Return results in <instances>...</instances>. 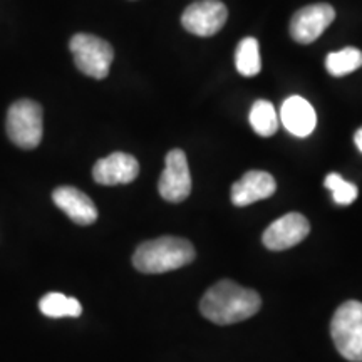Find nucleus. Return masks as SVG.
I'll return each instance as SVG.
<instances>
[{"label": "nucleus", "instance_id": "nucleus-2", "mask_svg": "<svg viewBox=\"0 0 362 362\" xmlns=\"http://www.w3.org/2000/svg\"><path fill=\"white\" fill-rule=\"evenodd\" d=\"M193 260V245L178 237L149 240L136 248L133 255V265L143 274H165L192 264Z\"/></svg>", "mask_w": 362, "mask_h": 362}, {"label": "nucleus", "instance_id": "nucleus-16", "mask_svg": "<svg viewBox=\"0 0 362 362\" xmlns=\"http://www.w3.org/2000/svg\"><path fill=\"white\" fill-rule=\"evenodd\" d=\"M250 124L253 131L259 136H264V138H269V136L277 133L279 117L272 103L260 99V101L253 104L250 111Z\"/></svg>", "mask_w": 362, "mask_h": 362}, {"label": "nucleus", "instance_id": "nucleus-17", "mask_svg": "<svg viewBox=\"0 0 362 362\" xmlns=\"http://www.w3.org/2000/svg\"><path fill=\"white\" fill-rule=\"evenodd\" d=\"M362 66V52L356 47H346L342 51L330 52L327 59H325V67H327L330 76H341L351 74L359 69Z\"/></svg>", "mask_w": 362, "mask_h": 362}, {"label": "nucleus", "instance_id": "nucleus-3", "mask_svg": "<svg viewBox=\"0 0 362 362\" xmlns=\"http://www.w3.org/2000/svg\"><path fill=\"white\" fill-rule=\"evenodd\" d=\"M330 336L342 357L362 362V304L349 300L336 310L330 322Z\"/></svg>", "mask_w": 362, "mask_h": 362}, {"label": "nucleus", "instance_id": "nucleus-19", "mask_svg": "<svg viewBox=\"0 0 362 362\" xmlns=\"http://www.w3.org/2000/svg\"><path fill=\"white\" fill-rule=\"evenodd\" d=\"M354 141H356V146L359 148V151L362 153V128L356 133V136H354Z\"/></svg>", "mask_w": 362, "mask_h": 362}, {"label": "nucleus", "instance_id": "nucleus-11", "mask_svg": "<svg viewBox=\"0 0 362 362\" xmlns=\"http://www.w3.org/2000/svg\"><path fill=\"white\" fill-rule=\"evenodd\" d=\"M277 189L274 176L267 171H248L232 185L230 197L235 206H248L252 203L270 198Z\"/></svg>", "mask_w": 362, "mask_h": 362}, {"label": "nucleus", "instance_id": "nucleus-15", "mask_svg": "<svg viewBox=\"0 0 362 362\" xmlns=\"http://www.w3.org/2000/svg\"><path fill=\"white\" fill-rule=\"evenodd\" d=\"M235 66L237 71L245 78H253L262 71L260 45L257 39L245 37L240 40L237 52H235Z\"/></svg>", "mask_w": 362, "mask_h": 362}, {"label": "nucleus", "instance_id": "nucleus-7", "mask_svg": "<svg viewBox=\"0 0 362 362\" xmlns=\"http://www.w3.org/2000/svg\"><path fill=\"white\" fill-rule=\"evenodd\" d=\"M160 194L166 202L181 203L192 193V175L185 151L171 149L166 155V166L158 183Z\"/></svg>", "mask_w": 362, "mask_h": 362}, {"label": "nucleus", "instance_id": "nucleus-6", "mask_svg": "<svg viewBox=\"0 0 362 362\" xmlns=\"http://www.w3.org/2000/svg\"><path fill=\"white\" fill-rule=\"evenodd\" d=\"M228 11L220 0H198L185 8L181 24L185 29L198 37H210L220 33L225 25Z\"/></svg>", "mask_w": 362, "mask_h": 362}, {"label": "nucleus", "instance_id": "nucleus-5", "mask_svg": "<svg viewBox=\"0 0 362 362\" xmlns=\"http://www.w3.org/2000/svg\"><path fill=\"white\" fill-rule=\"evenodd\" d=\"M7 134L22 149H34L42 139V107L33 99H21L8 107Z\"/></svg>", "mask_w": 362, "mask_h": 362}, {"label": "nucleus", "instance_id": "nucleus-12", "mask_svg": "<svg viewBox=\"0 0 362 362\" xmlns=\"http://www.w3.org/2000/svg\"><path fill=\"white\" fill-rule=\"evenodd\" d=\"M52 200L69 218L78 225H93L98 220V208L88 194L74 187L54 189Z\"/></svg>", "mask_w": 362, "mask_h": 362}, {"label": "nucleus", "instance_id": "nucleus-14", "mask_svg": "<svg viewBox=\"0 0 362 362\" xmlns=\"http://www.w3.org/2000/svg\"><path fill=\"white\" fill-rule=\"evenodd\" d=\"M39 309L44 315L52 317V319H61V317H79L83 314V305H81L78 298L67 297L64 293L59 292H51L40 298Z\"/></svg>", "mask_w": 362, "mask_h": 362}, {"label": "nucleus", "instance_id": "nucleus-18", "mask_svg": "<svg viewBox=\"0 0 362 362\" xmlns=\"http://www.w3.org/2000/svg\"><path fill=\"white\" fill-rule=\"evenodd\" d=\"M324 185H325V188H329L330 192H332L334 202H336L337 205H351V203L357 198V193H359L357 192L356 185L346 181L341 175H337V173L327 175Z\"/></svg>", "mask_w": 362, "mask_h": 362}, {"label": "nucleus", "instance_id": "nucleus-9", "mask_svg": "<svg viewBox=\"0 0 362 362\" xmlns=\"http://www.w3.org/2000/svg\"><path fill=\"white\" fill-rule=\"evenodd\" d=\"M310 232L309 220L300 214H287L267 226L264 232V245L269 250L280 252L298 245Z\"/></svg>", "mask_w": 362, "mask_h": 362}, {"label": "nucleus", "instance_id": "nucleus-1", "mask_svg": "<svg viewBox=\"0 0 362 362\" xmlns=\"http://www.w3.org/2000/svg\"><path fill=\"white\" fill-rule=\"evenodd\" d=\"M260 305L262 298L255 291L240 287L233 280H221L203 296L200 310L214 324L228 325L250 319L260 310Z\"/></svg>", "mask_w": 362, "mask_h": 362}, {"label": "nucleus", "instance_id": "nucleus-4", "mask_svg": "<svg viewBox=\"0 0 362 362\" xmlns=\"http://www.w3.org/2000/svg\"><path fill=\"white\" fill-rule=\"evenodd\" d=\"M69 49L76 66L81 72L93 79H104L110 74V67L115 59L112 45L93 34L72 35Z\"/></svg>", "mask_w": 362, "mask_h": 362}, {"label": "nucleus", "instance_id": "nucleus-10", "mask_svg": "<svg viewBox=\"0 0 362 362\" xmlns=\"http://www.w3.org/2000/svg\"><path fill=\"white\" fill-rule=\"evenodd\" d=\"M139 175V163L128 153H112V155L99 160L93 168V178L104 187L115 185H128Z\"/></svg>", "mask_w": 362, "mask_h": 362}, {"label": "nucleus", "instance_id": "nucleus-13", "mask_svg": "<svg viewBox=\"0 0 362 362\" xmlns=\"http://www.w3.org/2000/svg\"><path fill=\"white\" fill-rule=\"evenodd\" d=\"M280 121L284 128L293 136L305 138L315 129L317 115L307 99L300 96H291L285 99L280 111Z\"/></svg>", "mask_w": 362, "mask_h": 362}, {"label": "nucleus", "instance_id": "nucleus-8", "mask_svg": "<svg viewBox=\"0 0 362 362\" xmlns=\"http://www.w3.org/2000/svg\"><path fill=\"white\" fill-rule=\"evenodd\" d=\"M336 19V11L329 4H314L293 13L291 35L298 44H310L320 37Z\"/></svg>", "mask_w": 362, "mask_h": 362}]
</instances>
